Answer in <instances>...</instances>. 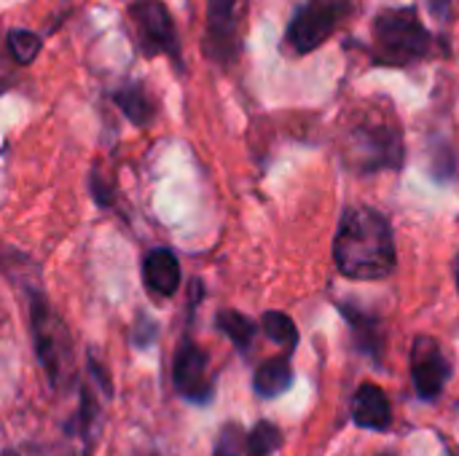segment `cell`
<instances>
[{
	"instance_id": "10",
	"label": "cell",
	"mask_w": 459,
	"mask_h": 456,
	"mask_svg": "<svg viewBox=\"0 0 459 456\" xmlns=\"http://www.w3.org/2000/svg\"><path fill=\"white\" fill-rule=\"evenodd\" d=\"M143 280L156 296H172L180 285V261L172 250H151L143 261Z\"/></svg>"
},
{
	"instance_id": "8",
	"label": "cell",
	"mask_w": 459,
	"mask_h": 456,
	"mask_svg": "<svg viewBox=\"0 0 459 456\" xmlns=\"http://www.w3.org/2000/svg\"><path fill=\"white\" fill-rule=\"evenodd\" d=\"M207 54L229 65L237 54V0H210L207 8Z\"/></svg>"
},
{
	"instance_id": "5",
	"label": "cell",
	"mask_w": 459,
	"mask_h": 456,
	"mask_svg": "<svg viewBox=\"0 0 459 456\" xmlns=\"http://www.w3.org/2000/svg\"><path fill=\"white\" fill-rule=\"evenodd\" d=\"M129 16L134 22L140 46L145 54H175L178 51V38H175V24L164 3L159 0H137L129 8Z\"/></svg>"
},
{
	"instance_id": "4",
	"label": "cell",
	"mask_w": 459,
	"mask_h": 456,
	"mask_svg": "<svg viewBox=\"0 0 459 456\" xmlns=\"http://www.w3.org/2000/svg\"><path fill=\"white\" fill-rule=\"evenodd\" d=\"M32 333H35V347L38 357L48 374V379L56 384L62 374L70 371V339L59 317L48 309L43 298L32 301Z\"/></svg>"
},
{
	"instance_id": "12",
	"label": "cell",
	"mask_w": 459,
	"mask_h": 456,
	"mask_svg": "<svg viewBox=\"0 0 459 456\" xmlns=\"http://www.w3.org/2000/svg\"><path fill=\"white\" fill-rule=\"evenodd\" d=\"M113 99H116V105L124 110V116H126L132 124H137V126H145V124L151 121V116H153V105H151L148 94H145L140 86H126V89L116 91Z\"/></svg>"
},
{
	"instance_id": "18",
	"label": "cell",
	"mask_w": 459,
	"mask_h": 456,
	"mask_svg": "<svg viewBox=\"0 0 459 456\" xmlns=\"http://www.w3.org/2000/svg\"><path fill=\"white\" fill-rule=\"evenodd\" d=\"M425 3H428L430 13H433L436 19H446V16H449L452 0H425Z\"/></svg>"
},
{
	"instance_id": "6",
	"label": "cell",
	"mask_w": 459,
	"mask_h": 456,
	"mask_svg": "<svg viewBox=\"0 0 459 456\" xmlns=\"http://www.w3.org/2000/svg\"><path fill=\"white\" fill-rule=\"evenodd\" d=\"M449 374H452V368H449V360L444 357L438 341L430 336H420L411 349V379H414L417 395L422 400L433 403L446 390Z\"/></svg>"
},
{
	"instance_id": "17",
	"label": "cell",
	"mask_w": 459,
	"mask_h": 456,
	"mask_svg": "<svg viewBox=\"0 0 459 456\" xmlns=\"http://www.w3.org/2000/svg\"><path fill=\"white\" fill-rule=\"evenodd\" d=\"M245 438H242V430L237 425H229L221 438H218V446H215V456H239Z\"/></svg>"
},
{
	"instance_id": "21",
	"label": "cell",
	"mask_w": 459,
	"mask_h": 456,
	"mask_svg": "<svg viewBox=\"0 0 459 456\" xmlns=\"http://www.w3.org/2000/svg\"><path fill=\"white\" fill-rule=\"evenodd\" d=\"M382 456H395V454H382Z\"/></svg>"
},
{
	"instance_id": "15",
	"label": "cell",
	"mask_w": 459,
	"mask_h": 456,
	"mask_svg": "<svg viewBox=\"0 0 459 456\" xmlns=\"http://www.w3.org/2000/svg\"><path fill=\"white\" fill-rule=\"evenodd\" d=\"M218 328H221L242 352L253 344L255 325H253V320H247V317L239 314V312H221V314H218Z\"/></svg>"
},
{
	"instance_id": "16",
	"label": "cell",
	"mask_w": 459,
	"mask_h": 456,
	"mask_svg": "<svg viewBox=\"0 0 459 456\" xmlns=\"http://www.w3.org/2000/svg\"><path fill=\"white\" fill-rule=\"evenodd\" d=\"M8 48H11L16 62L30 65L38 56V51H40V38L35 32H30V30H13L8 35Z\"/></svg>"
},
{
	"instance_id": "11",
	"label": "cell",
	"mask_w": 459,
	"mask_h": 456,
	"mask_svg": "<svg viewBox=\"0 0 459 456\" xmlns=\"http://www.w3.org/2000/svg\"><path fill=\"white\" fill-rule=\"evenodd\" d=\"M255 392L261 398H280L282 392L290 390L293 384V368L288 363V357H274V360H266L258 371H255Z\"/></svg>"
},
{
	"instance_id": "2",
	"label": "cell",
	"mask_w": 459,
	"mask_h": 456,
	"mask_svg": "<svg viewBox=\"0 0 459 456\" xmlns=\"http://www.w3.org/2000/svg\"><path fill=\"white\" fill-rule=\"evenodd\" d=\"M374 38L379 46V62L387 65H409L428 54L430 35L420 24L414 8H390L377 16Z\"/></svg>"
},
{
	"instance_id": "7",
	"label": "cell",
	"mask_w": 459,
	"mask_h": 456,
	"mask_svg": "<svg viewBox=\"0 0 459 456\" xmlns=\"http://www.w3.org/2000/svg\"><path fill=\"white\" fill-rule=\"evenodd\" d=\"M172 382L178 387V392L183 398H188L191 403H207L212 398V382H210V371H207V355L186 341L178 355H175V366H172Z\"/></svg>"
},
{
	"instance_id": "20",
	"label": "cell",
	"mask_w": 459,
	"mask_h": 456,
	"mask_svg": "<svg viewBox=\"0 0 459 456\" xmlns=\"http://www.w3.org/2000/svg\"><path fill=\"white\" fill-rule=\"evenodd\" d=\"M457 288H459V261H457Z\"/></svg>"
},
{
	"instance_id": "9",
	"label": "cell",
	"mask_w": 459,
	"mask_h": 456,
	"mask_svg": "<svg viewBox=\"0 0 459 456\" xmlns=\"http://www.w3.org/2000/svg\"><path fill=\"white\" fill-rule=\"evenodd\" d=\"M352 422L363 430H387L393 422V409L382 387L363 384L352 398Z\"/></svg>"
},
{
	"instance_id": "14",
	"label": "cell",
	"mask_w": 459,
	"mask_h": 456,
	"mask_svg": "<svg viewBox=\"0 0 459 456\" xmlns=\"http://www.w3.org/2000/svg\"><path fill=\"white\" fill-rule=\"evenodd\" d=\"M261 325H264V333H266L274 344H280V347H285V349H296V344H299V331H296V323H293L288 314H282V312H266L264 320H261Z\"/></svg>"
},
{
	"instance_id": "3",
	"label": "cell",
	"mask_w": 459,
	"mask_h": 456,
	"mask_svg": "<svg viewBox=\"0 0 459 456\" xmlns=\"http://www.w3.org/2000/svg\"><path fill=\"white\" fill-rule=\"evenodd\" d=\"M347 11H350V0H307L296 11L288 27L290 46L299 54L315 51L333 35V30L347 16Z\"/></svg>"
},
{
	"instance_id": "13",
	"label": "cell",
	"mask_w": 459,
	"mask_h": 456,
	"mask_svg": "<svg viewBox=\"0 0 459 456\" xmlns=\"http://www.w3.org/2000/svg\"><path fill=\"white\" fill-rule=\"evenodd\" d=\"M282 443V433L272 422H258L250 435L245 438V454L247 456H269L274 454Z\"/></svg>"
},
{
	"instance_id": "1",
	"label": "cell",
	"mask_w": 459,
	"mask_h": 456,
	"mask_svg": "<svg viewBox=\"0 0 459 456\" xmlns=\"http://www.w3.org/2000/svg\"><path fill=\"white\" fill-rule=\"evenodd\" d=\"M333 261L350 280H382L395 269V242L385 215L368 207L350 210L333 239Z\"/></svg>"
},
{
	"instance_id": "19",
	"label": "cell",
	"mask_w": 459,
	"mask_h": 456,
	"mask_svg": "<svg viewBox=\"0 0 459 456\" xmlns=\"http://www.w3.org/2000/svg\"><path fill=\"white\" fill-rule=\"evenodd\" d=\"M3 456H22V454H16V452H8V454H3Z\"/></svg>"
}]
</instances>
